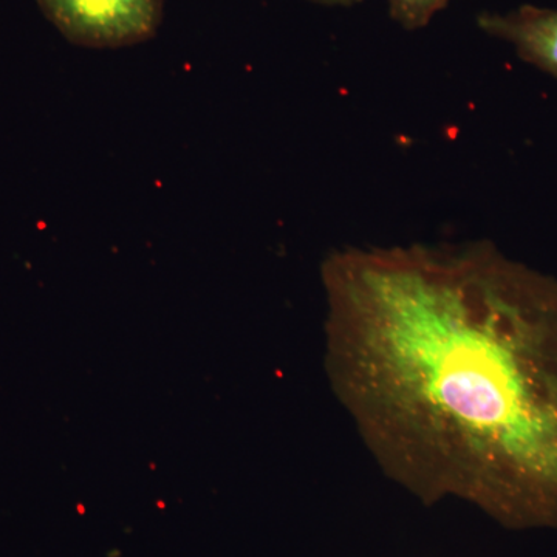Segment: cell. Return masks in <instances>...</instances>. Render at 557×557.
<instances>
[{
    "label": "cell",
    "instance_id": "obj_1",
    "mask_svg": "<svg viewBox=\"0 0 557 557\" xmlns=\"http://www.w3.org/2000/svg\"><path fill=\"white\" fill-rule=\"evenodd\" d=\"M333 383L426 505L557 531V281L490 242L346 248L322 269Z\"/></svg>",
    "mask_w": 557,
    "mask_h": 557
},
{
    "label": "cell",
    "instance_id": "obj_2",
    "mask_svg": "<svg viewBox=\"0 0 557 557\" xmlns=\"http://www.w3.org/2000/svg\"><path fill=\"white\" fill-rule=\"evenodd\" d=\"M47 20L75 46L121 49L157 35L163 0H36Z\"/></svg>",
    "mask_w": 557,
    "mask_h": 557
},
{
    "label": "cell",
    "instance_id": "obj_3",
    "mask_svg": "<svg viewBox=\"0 0 557 557\" xmlns=\"http://www.w3.org/2000/svg\"><path fill=\"white\" fill-rule=\"evenodd\" d=\"M480 30L515 47L520 58L557 78V10L522 5L508 13L483 11Z\"/></svg>",
    "mask_w": 557,
    "mask_h": 557
},
{
    "label": "cell",
    "instance_id": "obj_5",
    "mask_svg": "<svg viewBox=\"0 0 557 557\" xmlns=\"http://www.w3.org/2000/svg\"><path fill=\"white\" fill-rule=\"evenodd\" d=\"M310 2L318 3L324 7H341V9H350V7L358 5L362 0H310Z\"/></svg>",
    "mask_w": 557,
    "mask_h": 557
},
{
    "label": "cell",
    "instance_id": "obj_4",
    "mask_svg": "<svg viewBox=\"0 0 557 557\" xmlns=\"http://www.w3.org/2000/svg\"><path fill=\"white\" fill-rule=\"evenodd\" d=\"M450 0H387L392 20L409 32L426 27L435 14L445 10Z\"/></svg>",
    "mask_w": 557,
    "mask_h": 557
}]
</instances>
